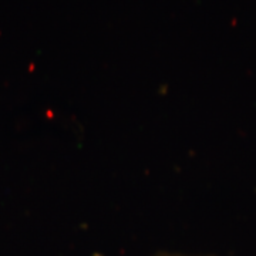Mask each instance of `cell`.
<instances>
[{"label":"cell","mask_w":256,"mask_h":256,"mask_svg":"<svg viewBox=\"0 0 256 256\" xmlns=\"http://www.w3.org/2000/svg\"><path fill=\"white\" fill-rule=\"evenodd\" d=\"M158 256H172V255H158Z\"/></svg>","instance_id":"1"}]
</instances>
